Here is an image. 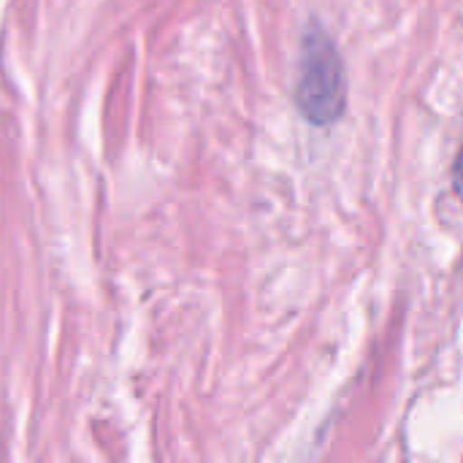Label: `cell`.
<instances>
[{
    "label": "cell",
    "instance_id": "obj_2",
    "mask_svg": "<svg viewBox=\"0 0 463 463\" xmlns=\"http://www.w3.org/2000/svg\"><path fill=\"white\" fill-rule=\"evenodd\" d=\"M456 184H458V193L463 195V152L458 157V165H456Z\"/></svg>",
    "mask_w": 463,
    "mask_h": 463
},
{
    "label": "cell",
    "instance_id": "obj_1",
    "mask_svg": "<svg viewBox=\"0 0 463 463\" xmlns=\"http://www.w3.org/2000/svg\"><path fill=\"white\" fill-rule=\"evenodd\" d=\"M296 100L301 111L317 122L328 125L339 119L345 109V68L336 54V46L323 33H309L301 49Z\"/></svg>",
    "mask_w": 463,
    "mask_h": 463
}]
</instances>
